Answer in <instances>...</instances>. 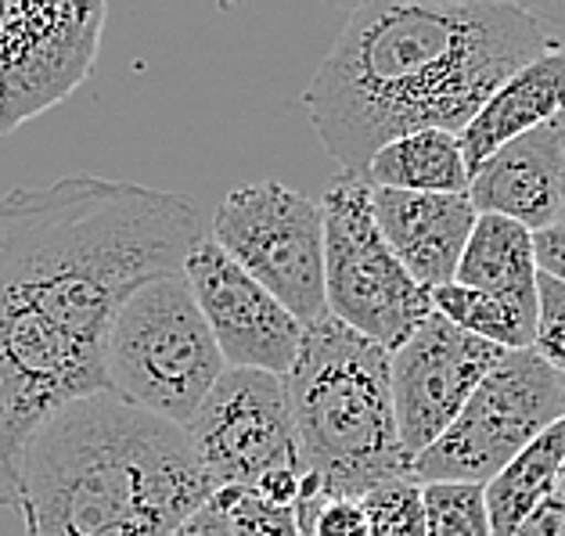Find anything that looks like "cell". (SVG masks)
I'll use <instances>...</instances> for the list:
<instances>
[{
	"label": "cell",
	"mask_w": 565,
	"mask_h": 536,
	"mask_svg": "<svg viewBox=\"0 0 565 536\" xmlns=\"http://www.w3.org/2000/svg\"><path fill=\"white\" fill-rule=\"evenodd\" d=\"M184 432L216 490L253 493L270 472H302L285 378L267 371L227 367Z\"/></svg>",
	"instance_id": "10"
},
{
	"label": "cell",
	"mask_w": 565,
	"mask_h": 536,
	"mask_svg": "<svg viewBox=\"0 0 565 536\" xmlns=\"http://www.w3.org/2000/svg\"><path fill=\"white\" fill-rule=\"evenodd\" d=\"M533 256H536V270L565 285V219L547 231H536Z\"/></svg>",
	"instance_id": "25"
},
{
	"label": "cell",
	"mask_w": 565,
	"mask_h": 536,
	"mask_svg": "<svg viewBox=\"0 0 565 536\" xmlns=\"http://www.w3.org/2000/svg\"><path fill=\"white\" fill-rule=\"evenodd\" d=\"M504 353L508 350L454 328L436 310L404 346L390 353L396 429L411 458L429 450L450 429Z\"/></svg>",
	"instance_id": "11"
},
{
	"label": "cell",
	"mask_w": 565,
	"mask_h": 536,
	"mask_svg": "<svg viewBox=\"0 0 565 536\" xmlns=\"http://www.w3.org/2000/svg\"><path fill=\"white\" fill-rule=\"evenodd\" d=\"M364 181L371 187L415 191V195H468L472 170L465 162L458 133L422 130L375 151Z\"/></svg>",
	"instance_id": "17"
},
{
	"label": "cell",
	"mask_w": 565,
	"mask_h": 536,
	"mask_svg": "<svg viewBox=\"0 0 565 536\" xmlns=\"http://www.w3.org/2000/svg\"><path fill=\"white\" fill-rule=\"evenodd\" d=\"M512 536H565V490H551Z\"/></svg>",
	"instance_id": "24"
},
{
	"label": "cell",
	"mask_w": 565,
	"mask_h": 536,
	"mask_svg": "<svg viewBox=\"0 0 565 536\" xmlns=\"http://www.w3.org/2000/svg\"><path fill=\"white\" fill-rule=\"evenodd\" d=\"M433 310L439 318H447L454 328H461V332L490 342V346H498V350H508V353L533 350L536 321L498 296L476 292V288L450 281L433 292Z\"/></svg>",
	"instance_id": "19"
},
{
	"label": "cell",
	"mask_w": 565,
	"mask_h": 536,
	"mask_svg": "<svg viewBox=\"0 0 565 536\" xmlns=\"http://www.w3.org/2000/svg\"><path fill=\"white\" fill-rule=\"evenodd\" d=\"M562 407H565V378H562Z\"/></svg>",
	"instance_id": "29"
},
{
	"label": "cell",
	"mask_w": 565,
	"mask_h": 536,
	"mask_svg": "<svg viewBox=\"0 0 565 536\" xmlns=\"http://www.w3.org/2000/svg\"><path fill=\"white\" fill-rule=\"evenodd\" d=\"M302 475L324 497H364L407 479L415 458L399 443L390 386V350L335 318L307 324L285 375Z\"/></svg>",
	"instance_id": "4"
},
{
	"label": "cell",
	"mask_w": 565,
	"mask_h": 536,
	"mask_svg": "<svg viewBox=\"0 0 565 536\" xmlns=\"http://www.w3.org/2000/svg\"><path fill=\"white\" fill-rule=\"evenodd\" d=\"M536 278L541 270L533 256V231L515 219L482 213L468 235L454 281L512 302L515 310L536 321Z\"/></svg>",
	"instance_id": "16"
},
{
	"label": "cell",
	"mask_w": 565,
	"mask_h": 536,
	"mask_svg": "<svg viewBox=\"0 0 565 536\" xmlns=\"http://www.w3.org/2000/svg\"><path fill=\"white\" fill-rule=\"evenodd\" d=\"M562 461H565V418H558L551 429H544L526 450H519L515 458L482 486L493 536H512L522 526V518H526L551 490H558Z\"/></svg>",
	"instance_id": "18"
},
{
	"label": "cell",
	"mask_w": 565,
	"mask_h": 536,
	"mask_svg": "<svg viewBox=\"0 0 565 536\" xmlns=\"http://www.w3.org/2000/svg\"><path fill=\"white\" fill-rule=\"evenodd\" d=\"M558 486L565 490V461H562V472H558Z\"/></svg>",
	"instance_id": "28"
},
{
	"label": "cell",
	"mask_w": 565,
	"mask_h": 536,
	"mask_svg": "<svg viewBox=\"0 0 565 536\" xmlns=\"http://www.w3.org/2000/svg\"><path fill=\"white\" fill-rule=\"evenodd\" d=\"M558 116H565V47L551 44L508 76L458 133L468 170L476 173V167H482L498 148L536 127H547Z\"/></svg>",
	"instance_id": "15"
},
{
	"label": "cell",
	"mask_w": 565,
	"mask_h": 536,
	"mask_svg": "<svg viewBox=\"0 0 565 536\" xmlns=\"http://www.w3.org/2000/svg\"><path fill=\"white\" fill-rule=\"evenodd\" d=\"M105 15V4H0V137L84 84Z\"/></svg>",
	"instance_id": "9"
},
{
	"label": "cell",
	"mask_w": 565,
	"mask_h": 536,
	"mask_svg": "<svg viewBox=\"0 0 565 536\" xmlns=\"http://www.w3.org/2000/svg\"><path fill=\"white\" fill-rule=\"evenodd\" d=\"M565 418L562 375L533 350L504 353L482 378L472 400L450 421V429L422 450L411 464L415 483H476L487 486L519 450Z\"/></svg>",
	"instance_id": "7"
},
{
	"label": "cell",
	"mask_w": 565,
	"mask_h": 536,
	"mask_svg": "<svg viewBox=\"0 0 565 536\" xmlns=\"http://www.w3.org/2000/svg\"><path fill=\"white\" fill-rule=\"evenodd\" d=\"M371 213L385 245L425 292L454 281L479 219L468 195H415L385 187H371Z\"/></svg>",
	"instance_id": "14"
},
{
	"label": "cell",
	"mask_w": 565,
	"mask_h": 536,
	"mask_svg": "<svg viewBox=\"0 0 565 536\" xmlns=\"http://www.w3.org/2000/svg\"><path fill=\"white\" fill-rule=\"evenodd\" d=\"M216 507L227 518L231 536H302L296 507H278L245 490H216Z\"/></svg>",
	"instance_id": "22"
},
{
	"label": "cell",
	"mask_w": 565,
	"mask_h": 536,
	"mask_svg": "<svg viewBox=\"0 0 565 536\" xmlns=\"http://www.w3.org/2000/svg\"><path fill=\"white\" fill-rule=\"evenodd\" d=\"M199 202L94 173L0 195V507L54 410L108 393L105 342L137 288L184 274Z\"/></svg>",
	"instance_id": "1"
},
{
	"label": "cell",
	"mask_w": 565,
	"mask_h": 536,
	"mask_svg": "<svg viewBox=\"0 0 565 536\" xmlns=\"http://www.w3.org/2000/svg\"><path fill=\"white\" fill-rule=\"evenodd\" d=\"M541 19L487 0H382L350 11L302 90L310 127L347 176L422 130L461 133L512 73L547 51Z\"/></svg>",
	"instance_id": "2"
},
{
	"label": "cell",
	"mask_w": 565,
	"mask_h": 536,
	"mask_svg": "<svg viewBox=\"0 0 565 536\" xmlns=\"http://www.w3.org/2000/svg\"><path fill=\"white\" fill-rule=\"evenodd\" d=\"M476 213L515 219L526 231H547L565 213V151L558 127H536L515 137L476 167L468 184Z\"/></svg>",
	"instance_id": "13"
},
{
	"label": "cell",
	"mask_w": 565,
	"mask_h": 536,
	"mask_svg": "<svg viewBox=\"0 0 565 536\" xmlns=\"http://www.w3.org/2000/svg\"><path fill=\"white\" fill-rule=\"evenodd\" d=\"M533 353L565 378V285L541 274L536 278V328Z\"/></svg>",
	"instance_id": "23"
},
{
	"label": "cell",
	"mask_w": 565,
	"mask_h": 536,
	"mask_svg": "<svg viewBox=\"0 0 565 536\" xmlns=\"http://www.w3.org/2000/svg\"><path fill=\"white\" fill-rule=\"evenodd\" d=\"M367 536H425V501L415 479H390L364 497Z\"/></svg>",
	"instance_id": "21"
},
{
	"label": "cell",
	"mask_w": 565,
	"mask_h": 536,
	"mask_svg": "<svg viewBox=\"0 0 565 536\" xmlns=\"http://www.w3.org/2000/svg\"><path fill=\"white\" fill-rule=\"evenodd\" d=\"M555 127H558V141H562V151H565V116H558V119H555ZM562 219H565V213H562Z\"/></svg>",
	"instance_id": "27"
},
{
	"label": "cell",
	"mask_w": 565,
	"mask_h": 536,
	"mask_svg": "<svg viewBox=\"0 0 565 536\" xmlns=\"http://www.w3.org/2000/svg\"><path fill=\"white\" fill-rule=\"evenodd\" d=\"M227 371L184 274L141 285L105 342V386L116 400L184 425Z\"/></svg>",
	"instance_id": "5"
},
{
	"label": "cell",
	"mask_w": 565,
	"mask_h": 536,
	"mask_svg": "<svg viewBox=\"0 0 565 536\" xmlns=\"http://www.w3.org/2000/svg\"><path fill=\"white\" fill-rule=\"evenodd\" d=\"M425 536H493L487 493L476 483H425Z\"/></svg>",
	"instance_id": "20"
},
{
	"label": "cell",
	"mask_w": 565,
	"mask_h": 536,
	"mask_svg": "<svg viewBox=\"0 0 565 536\" xmlns=\"http://www.w3.org/2000/svg\"><path fill=\"white\" fill-rule=\"evenodd\" d=\"M210 238L292 318H328L321 202L278 181L234 187L216 205Z\"/></svg>",
	"instance_id": "8"
},
{
	"label": "cell",
	"mask_w": 565,
	"mask_h": 536,
	"mask_svg": "<svg viewBox=\"0 0 565 536\" xmlns=\"http://www.w3.org/2000/svg\"><path fill=\"white\" fill-rule=\"evenodd\" d=\"M321 213L328 318L393 353L433 318V292H425L385 245L367 181L342 176L321 199Z\"/></svg>",
	"instance_id": "6"
},
{
	"label": "cell",
	"mask_w": 565,
	"mask_h": 536,
	"mask_svg": "<svg viewBox=\"0 0 565 536\" xmlns=\"http://www.w3.org/2000/svg\"><path fill=\"white\" fill-rule=\"evenodd\" d=\"M184 281L227 367L267 371L278 378L292 371L307 324L256 285L210 235L184 259Z\"/></svg>",
	"instance_id": "12"
},
{
	"label": "cell",
	"mask_w": 565,
	"mask_h": 536,
	"mask_svg": "<svg viewBox=\"0 0 565 536\" xmlns=\"http://www.w3.org/2000/svg\"><path fill=\"white\" fill-rule=\"evenodd\" d=\"M173 536H231V529H227V518L216 507V501H210L199 515H191Z\"/></svg>",
	"instance_id": "26"
},
{
	"label": "cell",
	"mask_w": 565,
	"mask_h": 536,
	"mask_svg": "<svg viewBox=\"0 0 565 536\" xmlns=\"http://www.w3.org/2000/svg\"><path fill=\"white\" fill-rule=\"evenodd\" d=\"M213 493L184 429L98 393L33 432L15 507L25 536H173Z\"/></svg>",
	"instance_id": "3"
}]
</instances>
